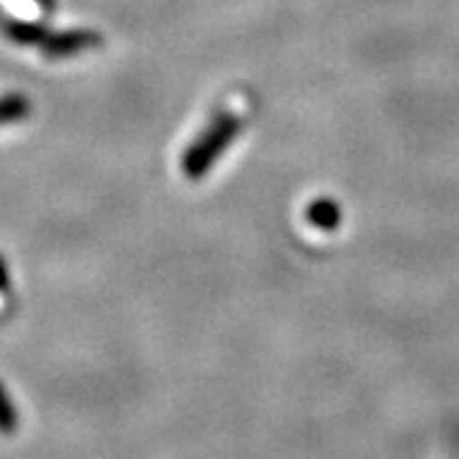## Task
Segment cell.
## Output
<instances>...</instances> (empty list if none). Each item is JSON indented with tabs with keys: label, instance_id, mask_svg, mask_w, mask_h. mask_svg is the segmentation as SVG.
Masks as SVG:
<instances>
[{
	"label": "cell",
	"instance_id": "1",
	"mask_svg": "<svg viewBox=\"0 0 459 459\" xmlns=\"http://www.w3.org/2000/svg\"><path fill=\"white\" fill-rule=\"evenodd\" d=\"M243 128V120L232 113H220L212 123L207 126V131L199 135L197 141L189 146V151L181 159V171L189 179H202L214 161L232 146V141L238 138V133Z\"/></svg>",
	"mask_w": 459,
	"mask_h": 459
},
{
	"label": "cell",
	"instance_id": "2",
	"mask_svg": "<svg viewBox=\"0 0 459 459\" xmlns=\"http://www.w3.org/2000/svg\"><path fill=\"white\" fill-rule=\"evenodd\" d=\"M100 44H102V39L95 31H65L47 33V39L39 47L49 59H65V56L80 54V51L95 49Z\"/></svg>",
	"mask_w": 459,
	"mask_h": 459
},
{
	"label": "cell",
	"instance_id": "3",
	"mask_svg": "<svg viewBox=\"0 0 459 459\" xmlns=\"http://www.w3.org/2000/svg\"><path fill=\"white\" fill-rule=\"evenodd\" d=\"M307 220L312 228L322 230V232H334L342 225V207L337 199L316 197L307 207Z\"/></svg>",
	"mask_w": 459,
	"mask_h": 459
},
{
	"label": "cell",
	"instance_id": "4",
	"mask_svg": "<svg viewBox=\"0 0 459 459\" xmlns=\"http://www.w3.org/2000/svg\"><path fill=\"white\" fill-rule=\"evenodd\" d=\"M5 33L11 41L31 47V44H41L47 39V29L41 23H31V21H8L5 23Z\"/></svg>",
	"mask_w": 459,
	"mask_h": 459
},
{
	"label": "cell",
	"instance_id": "5",
	"mask_svg": "<svg viewBox=\"0 0 459 459\" xmlns=\"http://www.w3.org/2000/svg\"><path fill=\"white\" fill-rule=\"evenodd\" d=\"M29 113H31V102H29V98H23V95L0 98V126H8V123L23 120Z\"/></svg>",
	"mask_w": 459,
	"mask_h": 459
},
{
	"label": "cell",
	"instance_id": "6",
	"mask_svg": "<svg viewBox=\"0 0 459 459\" xmlns=\"http://www.w3.org/2000/svg\"><path fill=\"white\" fill-rule=\"evenodd\" d=\"M16 409H13V401L5 391V385L0 383V434H13L16 431Z\"/></svg>",
	"mask_w": 459,
	"mask_h": 459
},
{
	"label": "cell",
	"instance_id": "7",
	"mask_svg": "<svg viewBox=\"0 0 459 459\" xmlns=\"http://www.w3.org/2000/svg\"><path fill=\"white\" fill-rule=\"evenodd\" d=\"M0 291H8V268L3 258H0Z\"/></svg>",
	"mask_w": 459,
	"mask_h": 459
},
{
	"label": "cell",
	"instance_id": "8",
	"mask_svg": "<svg viewBox=\"0 0 459 459\" xmlns=\"http://www.w3.org/2000/svg\"><path fill=\"white\" fill-rule=\"evenodd\" d=\"M33 3H36L39 8H44L47 13H51V11H54V5H56L54 0H33Z\"/></svg>",
	"mask_w": 459,
	"mask_h": 459
}]
</instances>
